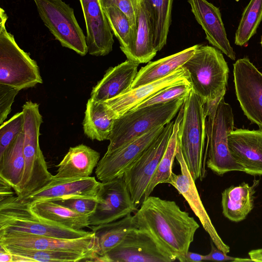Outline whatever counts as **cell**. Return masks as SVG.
I'll list each match as a JSON object with an SVG mask.
<instances>
[{"label":"cell","instance_id":"6da1fadb","mask_svg":"<svg viewBox=\"0 0 262 262\" xmlns=\"http://www.w3.org/2000/svg\"><path fill=\"white\" fill-rule=\"evenodd\" d=\"M137 227L148 232L168 253L183 262L199 225L173 201L149 196L134 215Z\"/></svg>","mask_w":262,"mask_h":262},{"label":"cell","instance_id":"7a4b0ae2","mask_svg":"<svg viewBox=\"0 0 262 262\" xmlns=\"http://www.w3.org/2000/svg\"><path fill=\"white\" fill-rule=\"evenodd\" d=\"M207 154L206 165L219 176L232 171L244 172L243 167L232 157L228 145V135L234 128V115L224 97L204 106Z\"/></svg>","mask_w":262,"mask_h":262},{"label":"cell","instance_id":"3957f363","mask_svg":"<svg viewBox=\"0 0 262 262\" xmlns=\"http://www.w3.org/2000/svg\"><path fill=\"white\" fill-rule=\"evenodd\" d=\"M189 72L192 90L204 105L224 97L229 69L221 51L214 47L199 45L194 54L183 66Z\"/></svg>","mask_w":262,"mask_h":262},{"label":"cell","instance_id":"277c9868","mask_svg":"<svg viewBox=\"0 0 262 262\" xmlns=\"http://www.w3.org/2000/svg\"><path fill=\"white\" fill-rule=\"evenodd\" d=\"M187 96L129 111L115 119L106 152L124 146L157 126H165L174 118Z\"/></svg>","mask_w":262,"mask_h":262},{"label":"cell","instance_id":"5b68a950","mask_svg":"<svg viewBox=\"0 0 262 262\" xmlns=\"http://www.w3.org/2000/svg\"><path fill=\"white\" fill-rule=\"evenodd\" d=\"M182 110L178 141L193 179L202 180L205 165L206 116L204 103L192 89L186 97Z\"/></svg>","mask_w":262,"mask_h":262},{"label":"cell","instance_id":"8992f818","mask_svg":"<svg viewBox=\"0 0 262 262\" xmlns=\"http://www.w3.org/2000/svg\"><path fill=\"white\" fill-rule=\"evenodd\" d=\"M19 232L38 236L74 239L93 231L74 230L49 222L34 214L29 205L13 195L0 200V234Z\"/></svg>","mask_w":262,"mask_h":262},{"label":"cell","instance_id":"52a82bcc","mask_svg":"<svg viewBox=\"0 0 262 262\" xmlns=\"http://www.w3.org/2000/svg\"><path fill=\"white\" fill-rule=\"evenodd\" d=\"M8 16L0 8V84L19 91L42 83L36 62L22 50L6 28Z\"/></svg>","mask_w":262,"mask_h":262},{"label":"cell","instance_id":"ba28073f","mask_svg":"<svg viewBox=\"0 0 262 262\" xmlns=\"http://www.w3.org/2000/svg\"><path fill=\"white\" fill-rule=\"evenodd\" d=\"M45 25L63 47L83 56L88 52L86 36L74 9L62 0H33Z\"/></svg>","mask_w":262,"mask_h":262},{"label":"cell","instance_id":"9c48e42d","mask_svg":"<svg viewBox=\"0 0 262 262\" xmlns=\"http://www.w3.org/2000/svg\"><path fill=\"white\" fill-rule=\"evenodd\" d=\"M174 121L166 124L158 136L126 169L123 177L132 199L138 207L167 147Z\"/></svg>","mask_w":262,"mask_h":262},{"label":"cell","instance_id":"30bf717a","mask_svg":"<svg viewBox=\"0 0 262 262\" xmlns=\"http://www.w3.org/2000/svg\"><path fill=\"white\" fill-rule=\"evenodd\" d=\"M95 211L89 217L90 226L116 221L136 211L123 175L101 183Z\"/></svg>","mask_w":262,"mask_h":262},{"label":"cell","instance_id":"8fae6325","mask_svg":"<svg viewBox=\"0 0 262 262\" xmlns=\"http://www.w3.org/2000/svg\"><path fill=\"white\" fill-rule=\"evenodd\" d=\"M235 94L245 115L262 128V73L248 57L233 64Z\"/></svg>","mask_w":262,"mask_h":262},{"label":"cell","instance_id":"7c38bea8","mask_svg":"<svg viewBox=\"0 0 262 262\" xmlns=\"http://www.w3.org/2000/svg\"><path fill=\"white\" fill-rule=\"evenodd\" d=\"M105 262H172L176 257L162 248L148 232L131 230L123 241L104 255Z\"/></svg>","mask_w":262,"mask_h":262},{"label":"cell","instance_id":"4fadbf2b","mask_svg":"<svg viewBox=\"0 0 262 262\" xmlns=\"http://www.w3.org/2000/svg\"><path fill=\"white\" fill-rule=\"evenodd\" d=\"M0 244L36 250L75 252L86 256L87 258L84 261H89L94 254H98L100 250L94 232L89 236L74 239L10 232L0 234Z\"/></svg>","mask_w":262,"mask_h":262},{"label":"cell","instance_id":"5bb4252c","mask_svg":"<svg viewBox=\"0 0 262 262\" xmlns=\"http://www.w3.org/2000/svg\"><path fill=\"white\" fill-rule=\"evenodd\" d=\"M165 126H157L142 136L108 153L105 152L95 169L98 180L106 182L123 175L161 133Z\"/></svg>","mask_w":262,"mask_h":262},{"label":"cell","instance_id":"9a60e30c","mask_svg":"<svg viewBox=\"0 0 262 262\" xmlns=\"http://www.w3.org/2000/svg\"><path fill=\"white\" fill-rule=\"evenodd\" d=\"M181 84H191L189 72L183 67L160 79L130 89L103 103L109 117L115 119L161 90Z\"/></svg>","mask_w":262,"mask_h":262},{"label":"cell","instance_id":"2e32d148","mask_svg":"<svg viewBox=\"0 0 262 262\" xmlns=\"http://www.w3.org/2000/svg\"><path fill=\"white\" fill-rule=\"evenodd\" d=\"M181 169V174L172 172L167 182L173 186L186 200L191 209L199 218L204 229L209 234L215 246L226 253L230 248L222 240L204 207L193 179L183 158L178 143L176 155Z\"/></svg>","mask_w":262,"mask_h":262},{"label":"cell","instance_id":"e0dca14e","mask_svg":"<svg viewBox=\"0 0 262 262\" xmlns=\"http://www.w3.org/2000/svg\"><path fill=\"white\" fill-rule=\"evenodd\" d=\"M85 20L88 53L105 56L113 50L112 31L99 0H79Z\"/></svg>","mask_w":262,"mask_h":262},{"label":"cell","instance_id":"ac0fdd59","mask_svg":"<svg viewBox=\"0 0 262 262\" xmlns=\"http://www.w3.org/2000/svg\"><path fill=\"white\" fill-rule=\"evenodd\" d=\"M228 145L232 157L243 167L244 172L262 175V129L233 130L228 135Z\"/></svg>","mask_w":262,"mask_h":262},{"label":"cell","instance_id":"d6986e66","mask_svg":"<svg viewBox=\"0 0 262 262\" xmlns=\"http://www.w3.org/2000/svg\"><path fill=\"white\" fill-rule=\"evenodd\" d=\"M101 183L94 177L74 180H54L37 191L19 199L28 205L37 201L74 197L97 199Z\"/></svg>","mask_w":262,"mask_h":262},{"label":"cell","instance_id":"ffe728a7","mask_svg":"<svg viewBox=\"0 0 262 262\" xmlns=\"http://www.w3.org/2000/svg\"><path fill=\"white\" fill-rule=\"evenodd\" d=\"M188 2L209 43L234 60L235 54L227 38L219 8L207 0H188Z\"/></svg>","mask_w":262,"mask_h":262},{"label":"cell","instance_id":"44dd1931","mask_svg":"<svg viewBox=\"0 0 262 262\" xmlns=\"http://www.w3.org/2000/svg\"><path fill=\"white\" fill-rule=\"evenodd\" d=\"M139 63L127 59L110 68L103 77L93 87L91 98L98 102H104L128 90L138 73Z\"/></svg>","mask_w":262,"mask_h":262},{"label":"cell","instance_id":"7402d4cb","mask_svg":"<svg viewBox=\"0 0 262 262\" xmlns=\"http://www.w3.org/2000/svg\"><path fill=\"white\" fill-rule=\"evenodd\" d=\"M100 154L90 147L80 144L70 147L57 165L54 180H74L90 177L100 160Z\"/></svg>","mask_w":262,"mask_h":262},{"label":"cell","instance_id":"603a6c76","mask_svg":"<svg viewBox=\"0 0 262 262\" xmlns=\"http://www.w3.org/2000/svg\"><path fill=\"white\" fill-rule=\"evenodd\" d=\"M152 42V30L143 0H137V17L133 38L123 52L127 59L138 63L149 62L156 55Z\"/></svg>","mask_w":262,"mask_h":262},{"label":"cell","instance_id":"cb8c5ba5","mask_svg":"<svg viewBox=\"0 0 262 262\" xmlns=\"http://www.w3.org/2000/svg\"><path fill=\"white\" fill-rule=\"evenodd\" d=\"M259 180L253 184L243 182L239 185L231 186L222 193V206L224 215L229 220L239 222L244 220L254 207V194Z\"/></svg>","mask_w":262,"mask_h":262},{"label":"cell","instance_id":"d4e9b609","mask_svg":"<svg viewBox=\"0 0 262 262\" xmlns=\"http://www.w3.org/2000/svg\"><path fill=\"white\" fill-rule=\"evenodd\" d=\"M199 45L160 59L149 61L138 72L130 89L160 79L183 67L194 54Z\"/></svg>","mask_w":262,"mask_h":262},{"label":"cell","instance_id":"484cf974","mask_svg":"<svg viewBox=\"0 0 262 262\" xmlns=\"http://www.w3.org/2000/svg\"><path fill=\"white\" fill-rule=\"evenodd\" d=\"M28 205L34 214L49 222L77 230L90 227L89 216L52 201H37Z\"/></svg>","mask_w":262,"mask_h":262},{"label":"cell","instance_id":"4316f807","mask_svg":"<svg viewBox=\"0 0 262 262\" xmlns=\"http://www.w3.org/2000/svg\"><path fill=\"white\" fill-rule=\"evenodd\" d=\"M24 132H21L0 156V178L19 192L25 169Z\"/></svg>","mask_w":262,"mask_h":262},{"label":"cell","instance_id":"83f0119b","mask_svg":"<svg viewBox=\"0 0 262 262\" xmlns=\"http://www.w3.org/2000/svg\"><path fill=\"white\" fill-rule=\"evenodd\" d=\"M143 1L151 27L153 46L158 52L166 43L173 0Z\"/></svg>","mask_w":262,"mask_h":262},{"label":"cell","instance_id":"f1b7e54d","mask_svg":"<svg viewBox=\"0 0 262 262\" xmlns=\"http://www.w3.org/2000/svg\"><path fill=\"white\" fill-rule=\"evenodd\" d=\"M90 228L98 241L100 250L97 254L102 256L119 245L131 230L137 227L134 215L129 214L116 221Z\"/></svg>","mask_w":262,"mask_h":262},{"label":"cell","instance_id":"f546056e","mask_svg":"<svg viewBox=\"0 0 262 262\" xmlns=\"http://www.w3.org/2000/svg\"><path fill=\"white\" fill-rule=\"evenodd\" d=\"M114 121L108 116L103 102L91 98L88 100L82 124L84 134L89 138L99 141L107 140Z\"/></svg>","mask_w":262,"mask_h":262},{"label":"cell","instance_id":"4dcf8cb0","mask_svg":"<svg viewBox=\"0 0 262 262\" xmlns=\"http://www.w3.org/2000/svg\"><path fill=\"white\" fill-rule=\"evenodd\" d=\"M183 113L182 106L174 121L172 133L168 141L164 154L145 191L143 201L150 196L154 188L158 184L167 183L172 171V166L176 158L178 145V132Z\"/></svg>","mask_w":262,"mask_h":262},{"label":"cell","instance_id":"1f68e13d","mask_svg":"<svg viewBox=\"0 0 262 262\" xmlns=\"http://www.w3.org/2000/svg\"><path fill=\"white\" fill-rule=\"evenodd\" d=\"M0 245L11 254L23 257L28 262L84 261L87 258L85 255L67 251L36 250Z\"/></svg>","mask_w":262,"mask_h":262},{"label":"cell","instance_id":"d6a6232c","mask_svg":"<svg viewBox=\"0 0 262 262\" xmlns=\"http://www.w3.org/2000/svg\"><path fill=\"white\" fill-rule=\"evenodd\" d=\"M262 21V0H250L245 8L235 34V44L244 46L256 33Z\"/></svg>","mask_w":262,"mask_h":262},{"label":"cell","instance_id":"836d02e7","mask_svg":"<svg viewBox=\"0 0 262 262\" xmlns=\"http://www.w3.org/2000/svg\"><path fill=\"white\" fill-rule=\"evenodd\" d=\"M112 32L120 43L124 52L129 47L133 38L132 27L129 18L120 9L115 6L102 8Z\"/></svg>","mask_w":262,"mask_h":262},{"label":"cell","instance_id":"e575fe53","mask_svg":"<svg viewBox=\"0 0 262 262\" xmlns=\"http://www.w3.org/2000/svg\"><path fill=\"white\" fill-rule=\"evenodd\" d=\"M192 89V85L188 84H181L169 86L161 90L129 111L155 104L167 103L180 97L187 96Z\"/></svg>","mask_w":262,"mask_h":262},{"label":"cell","instance_id":"d590c367","mask_svg":"<svg viewBox=\"0 0 262 262\" xmlns=\"http://www.w3.org/2000/svg\"><path fill=\"white\" fill-rule=\"evenodd\" d=\"M24 122V114L21 111L15 114L8 121L1 124L0 156L17 137L23 132Z\"/></svg>","mask_w":262,"mask_h":262},{"label":"cell","instance_id":"8d00e7d4","mask_svg":"<svg viewBox=\"0 0 262 262\" xmlns=\"http://www.w3.org/2000/svg\"><path fill=\"white\" fill-rule=\"evenodd\" d=\"M52 201L69 208L80 214L90 216L95 210L97 199L74 197L60 199Z\"/></svg>","mask_w":262,"mask_h":262},{"label":"cell","instance_id":"74e56055","mask_svg":"<svg viewBox=\"0 0 262 262\" xmlns=\"http://www.w3.org/2000/svg\"><path fill=\"white\" fill-rule=\"evenodd\" d=\"M19 92L15 88L0 84V125L10 113L14 98Z\"/></svg>","mask_w":262,"mask_h":262},{"label":"cell","instance_id":"f35d334b","mask_svg":"<svg viewBox=\"0 0 262 262\" xmlns=\"http://www.w3.org/2000/svg\"><path fill=\"white\" fill-rule=\"evenodd\" d=\"M102 8L115 6L124 13L129 19L133 33L135 29L137 17V0H99Z\"/></svg>","mask_w":262,"mask_h":262},{"label":"cell","instance_id":"ab89813d","mask_svg":"<svg viewBox=\"0 0 262 262\" xmlns=\"http://www.w3.org/2000/svg\"><path fill=\"white\" fill-rule=\"evenodd\" d=\"M211 246L210 253L207 255H204V261H234L236 257L227 255V253L218 249L213 244V242L211 243Z\"/></svg>","mask_w":262,"mask_h":262},{"label":"cell","instance_id":"60d3db41","mask_svg":"<svg viewBox=\"0 0 262 262\" xmlns=\"http://www.w3.org/2000/svg\"><path fill=\"white\" fill-rule=\"evenodd\" d=\"M11 186L0 178V200L14 195Z\"/></svg>","mask_w":262,"mask_h":262},{"label":"cell","instance_id":"b9f144b4","mask_svg":"<svg viewBox=\"0 0 262 262\" xmlns=\"http://www.w3.org/2000/svg\"><path fill=\"white\" fill-rule=\"evenodd\" d=\"M202 261H204V255L188 251L184 256L183 262Z\"/></svg>","mask_w":262,"mask_h":262},{"label":"cell","instance_id":"7bdbcfd3","mask_svg":"<svg viewBox=\"0 0 262 262\" xmlns=\"http://www.w3.org/2000/svg\"><path fill=\"white\" fill-rule=\"evenodd\" d=\"M0 261L13 262V257L3 246L0 245Z\"/></svg>","mask_w":262,"mask_h":262},{"label":"cell","instance_id":"ee69618b","mask_svg":"<svg viewBox=\"0 0 262 262\" xmlns=\"http://www.w3.org/2000/svg\"><path fill=\"white\" fill-rule=\"evenodd\" d=\"M248 254L252 261L262 262V248L251 250Z\"/></svg>","mask_w":262,"mask_h":262},{"label":"cell","instance_id":"f6af8a7d","mask_svg":"<svg viewBox=\"0 0 262 262\" xmlns=\"http://www.w3.org/2000/svg\"><path fill=\"white\" fill-rule=\"evenodd\" d=\"M260 43H261V47H262V36H261Z\"/></svg>","mask_w":262,"mask_h":262}]
</instances>
